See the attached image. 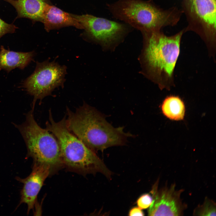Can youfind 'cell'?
Instances as JSON below:
<instances>
[{
    "label": "cell",
    "mask_w": 216,
    "mask_h": 216,
    "mask_svg": "<svg viewBox=\"0 0 216 216\" xmlns=\"http://www.w3.org/2000/svg\"><path fill=\"white\" fill-rule=\"evenodd\" d=\"M184 29L171 36L161 30L143 32V59L146 75L161 90L175 86L174 72Z\"/></svg>",
    "instance_id": "obj_1"
},
{
    "label": "cell",
    "mask_w": 216,
    "mask_h": 216,
    "mask_svg": "<svg viewBox=\"0 0 216 216\" xmlns=\"http://www.w3.org/2000/svg\"><path fill=\"white\" fill-rule=\"evenodd\" d=\"M68 128L93 151L124 145L130 134L123 128H115L94 107L84 102L74 112L66 108Z\"/></svg>",
    "instance_id": "obj_2"
},
{
    "label": "cell",
    "mask_w": 216,
    "mask_h": 216,
    "mask_svg": "<svg viewBox=\"0 0 216 216\" xmlns=\"http://www.w3.org/2000/svg\"><path fill=\"white\" fill-rule=\"evenodd\" d=\"M106 6L114 17L141 32L175 26L183 14L176 6L164 9L149 0H119Z\"/></svg>",
    "instance_id": "obj_3"
},
{
    "label": "cell",
    "mask_w": 216,
    "mask_h": 216,
    "mask_svg": "<svg viewBox=\"0 0 216 216\" xmlns=\"http://www.w3.org/2000/svg\"><path fill=\"white\" fill-rule=\"evenodd\" d=\"M46 129L57 139L60 147L64 166L83 175L101 173L110 178L112 172L94 152L87 146L69 130L66 116L56 122L49 110Z\"/></svg>",
    "instance_id": "obj_4"
},
{
    "label": "cell",
    "mask_w": 216,
    "mask_h": 216,
    "mask_svg": "<svg viewBox=\"0 0 216 216\" xmlns=\"http://www.w3.org/2000/svg\"><path fill=\"white\" fill-rule=\"evenodd\" d=\"M32 109L26 115L25 122L15 125L26 143L27 156L34 163L48 168L50 174L64 166L58 142L55 136L37 123Z\"/></svg>",
    "instance_id": "obj_5"
},
{
    "label": "cell",
    "mask_w": 216,
    "mask_h": 216,
    "mask_svg": "<svg viewBox=\"0 0 216 216\" xmlns=\"http://www.w3.org/2000/svg\"><path fill=\"white\" fill-rule=\"evenodd\" d=\"M181 4L187 22L185 32L195 33L205 44L209 54H215L216 0H182Z\"/></svg>",
    "instance_id": "obj_6"
},
{
    "label": "cell",
    "mask_w": 216,
    "mask_h": 216,
    "mask_svg": "<svg viewBox=\"0 0 216 216\" xmlns=\"http://www.w3.org/2000/svg\"><path fill=\"white\" fill-rule=\"evenodd\" d=\"M64 66L48 61L37 62L33 73L25 80L22 87L33 97L32 109L35 103L50 95L56 88L62 86L66 73Z\"/></svg>",
    "instance_id": "obj_7"
},
{
    "label": "cell",
    "mask_w": 216,
    "mask_h": 216,
    "mask_svg": "<svg viewBox=\"0 0 216 216\" xmlns=\"http://www.w3.org/2000/svg\"><path fill=\"white\" fill-rule=\"evenodd\" d=\"M72 15L89 38L104 45L109 46L119 41L133 28L125 23L91 15Z\"/></svg>",
    "instance_id": "obj_8"
},
{
    "label": "cell",
    "mask_w": 216,
    "mask_h": 216,
    "mask_svg": "<svg viewBox=\"0 0 216 216\" xmlns=\"http://www.w3.org/2000/svg\"><path fill=\"white\" fill-rule=\"evenodd\" d=\"M159 178L152 187L153 200L149 207V216H182L187 207L181 198L184 190H176L175 183L158 188Z\"/></svg>",
    "instance_id": "obj_9"
},
{
    "label": "cell",
    "mask_w": 216,
    "mask_h": 216,
    "mask_svg": "<svg viewBox=\"0 0 216 216\" xmlns=\"http://www.w3.org/2000/svg\"><path fill=\"white\" fill-rule=\"evenodd\" d=\"M50 175L49 169L44 166L33 164L31 174L25 178H17V180L23 184L21 192L20 204H26L27 213L34 208L37 196L46 179Z\"/></svg>",
    "instance_id": "obj_10"
},
{
    "label": "cell",
    "mask_w": 216,
    "mask_h": 216,
    "mask_svg": "<svg viewBox=\"0 0 216 216\" xmlns=\"http://www.w3.org/2000/svg\"><path fill=\"white\" fill-rule=\"evenodd\" d=\"M42 22L44 24L45 29L48 32L54 29L69 26L79 29H83L72 14L48 4L44 14Z\"/></svg>",
    "instance_id": "obj_11"
},
{
    "label": "cell",
    "mask_w": 216,
    "mask_h": 216,
    "mask_svg": "<svg viewBox=\"0 0 216 216\" xmlns=\"http://www.w3.org/2000/svg\"><path fill=\"white\" fill-rule=\"evenodd\" d=\"M34 53L17 52L5 49L2 45L0 48V71L4 70L8 73L18 68L24 69L33 60Z\"/></svg>",
    "instance_id": "obj_12"
},
{
    "label": "cell",
    "mask_w": 216,
    "mask_h": 216,
    "mask_svg": "<svg viewBox=\"0 0 216 216\" xmlns=\"http://www.w3.org/2000/svg\"><path fill=\"white\" fill-rule=\"evenodd\" d=\"M15 9L16 18H25L42 22L47 4L44 0H6Z\"/></svg>",
    "instance_id": "obj_13"
},
{
    "label": "cell",
    "mask_w": 216,
    "mask_h": 216,
    "mask_svg": "<svg viewBox=\"0 0 216 216\" xmlns=\"http://www.w3.org/2000/svg\"><path fill=\"white\" fill-rule=\"evenodd\" d=\"M161 108L164 115L171 120H179L184 118V105L178 96H170L166 97L163 101Z\"/></svg>",
    "instance_id": "obj_14"
},
{
    "label": "cell",
    "mask_w": 216,
    "mask_h": 216,
    "mask_svg": "<svg viewBox=\"0 0 216 216\" xmlns=\"http://www.w3.org/2000/svg\"><path fill=\"white\" fill-rule=\"evenodd\" d=\"M216 203L212 200L206 197L203 203L199 205L194 210V216H216Z\"/></svg>",
    "instance_id": "obj_15"
},
{
    "label": "cell",
    "mask_w": 216,
    "mask_h": 216,
    "mask_svg": "<svg viewBox=\"0 0 216 216\" xmlns=\"http://www.w3.org/2000/svg\"><path fill=\"white\" fill-rule=\"evenodd\" d=\"M152 200V196L150 194H144L138 198L136 203L138 207L141 209H146L150 207Z\"/></svg>",
    "instance_id": "obj_16"
},
{
    "label": "cell",
    "mask_w": 216,
    "mask_h": 216,
    "mask_svg": "<svg viewBox=\"0 0 216 216\" xmlns=\"http://www.w3.org/2000/svg\"><path fill=\"white\" fill-rule=\"evenodd\" d=\"M17 28L14 24L8 23L0 18V38L7 34L14 33Z\"/></svg>",
    "instance_id": "obj_17"
},
{
    "label": "cell",
    "mask_w": 216,
    "mask_h": 216,
    "mask_svg": "<svg viewBox=\"0 0 216 216\" xmlns=\"http://www.w3.org/2000/svg\"><path fill=\"white\" fill-rule=\"evenodd\" d=\"M142 210L138 207H134L130 210L128 215L131 216H144V213Z\"/></svg>",
    "instance_id": "obj_18"
},
{
    "label": "cell",
    "mask_w": 216,
    "mask_h": 216,
    "mask_svg": "<svg viewBox=\"0 0 216 216\" xmlns=\"http://www.w3.org/2000/svg\"><path fill=\"white\" fill-rule=\"evenodd\" d=\"M150 1H153V0H149Z\"/></svg>",
    "instance_id": "obj_19"
},
{
    "label": "cell",
    "mask_w": 216,
    "mask_h": 216,
    "mask_svg": "<svg viewBox=\"0 0 216 216\" xmlns=\"http://www.w3.org/2000/svg\"><path fill=\"white\" fill-rule=\"evenodd\" d=\"M5 0L6 1V0Z\"/></svg>",
    "instance_id": "obj_20"
}]
</instances>
